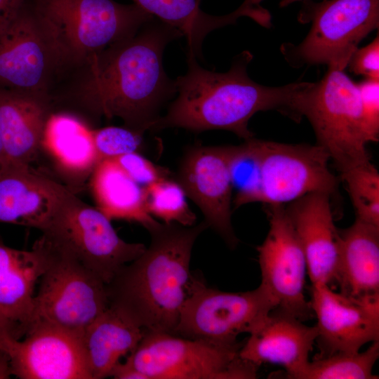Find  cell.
I'll use <instances>...</instances> for the list:
<instances>
[{
    "label": "cell",
    "mask_w": 379,
    "mask_h": 379,
    "mask_svg": "<svg viewBox=\"0 0 379 379\" xmlns=\"http://www.w3.org/2000/svg\"><path fill=\"white\" fill-rule=\"evenodd\" d=\"M182 36L155 18L134 36L94 55L77 91L79 102L93 114L119 117L124 126L144 133L177 93L175 80L166 74V46Z\"/></svg>",
    "instance_id": "1"
},
{
    "label": "cell",
    "mask_w": 379,
    "mask_h": 379,
    "mask_svg": "<svg viewBox=\"0 0 379 379\" xmlns=\"http://www.w3.org/2000/svg\"><path fill=\"white\" fill-rule=\"evenodd\" d=\"M253 55L244 51L236 56L227 72H215L200 66L195 55L187 50V71L175 80L178 95L151 130H225L247 140L254 135L248 121L258 112L277 110L300 119L312 82L278 87L261 85L248 75Z\"/></svg>",
    "instance_id": "2"
},
{
    "label": "cell",
    "mask_w": 379,
    "mask_h": 379,
    "mask_svg": "<svg viewBox=\"0 0 379 379\" xmlns=\"http://www.w3.org/2000/svg\"><path fill=\"white\" fill-rule=\"evenodd\" d=\"M208 226L161 223L148 231L149 247L127 263L107 285L109 306L145 331L173 333L194 277L193 246Z\"/></svg>",
    "instance_id": "3"
},
{
    "label": "cell",
    "mask_w": 379,
    "mask_h": 379,
    "mask_svg": "<svg viewBox=\"0 0 379 379\" xmlns=\"http://www.w3.org/2000/svg\"><path fill=\"white\" fill-rule=\"evenodd\" d=\"M51 36L65 66L134 36L154 18L114 0H26Z\"/></svg>",
    "instance_id": "4"
},
{
    "label": "cell",
    "mask_w": 379,
    "mask_h": 379,
    "mask_svg": "<svg viewBox=\"0 0 379 379\" xmlns=\"http://www.w3.org/2000/svg\"><path fill=\"white\" fill-rule=\"evenodd\" d=\"M41 231L46 239L71 255L106 284L147 248L141 243L123 240L110 219L68 189Z\"/></svg>",
    "instance_id": "5"
},
{
    "label": "cell",
    "mask_w": 379,
    "mask_h": 379,
    "mask_svg": "<svg viewBox=\"0 0 379 379\" xmlns=\"http://www.w3.org/2000/svg\"><path fill=\"white\" fill-rule=\"evenodd\" d=\"M239 343L218 345L165 332L145 331L125 363L145 379H251L258 366L241 359Z\"/></svg>",
    "instance_id": "6"
},
{
    "label": "cell",
    "mask_w": 379,
    "mask_h": 379,
    "mask_svg": "<svg viewBox=\"0 0 379 379\" xmlns=\"http://www.w3.org/2000/svg\"><path fill=\"white\" fill-rule=\"evenodd\" d=\"M347 67L331 64L323 79L314 82L302 116L311 124L317 142L342 173L370 160L357 83Z\"/></svg>",
    "instance_id": "7"
},
{
    "label": "cell",
    "mask_w": 379,
    "mask_h": 379,
    "mask_svg": "<svg viewBox=\"0 0 379 379\" xmlns=\"http://www.w3.org/2000/svg\"><path fill=\"white\" fill-rule=\"evenodd\" d=\"M36 241L46 265L29 326L41 321L82 333L109 307L107 285L43 235Z\"/></svg>",
    "instance_id": "8"
},
{
    "label": "cell",
    "mask_w": 379,
    "mask_h": 379,
    "mask_svg": "<svg viewBox=\"0 0 379 379\" xmlns=\"http://www.w3.org/2000/svg\"><path fill=\"white\" fill-rule=\"evenodd\" d=\"M276 307L261 284L252 291L225 292L208 287L194 275L173 334L218 345H235L239 343V334L253 332Z\"/></svg>",
    "instance_id": "9"
},
{
    "label": "cell",
    "mask_w": 379,
    "mask_h": 379,
    "mask_svg": "<svg viewBox=\"0 0 379 379\" xmlns=\"http://www.w3.org/2000/svg\"><path fill=\"white\" fill-rule=\"evenodd\" d=\"M311 29L298 46L286 44L281 52L291 64H342L349 60L360 41L379 26V0H324L307 4L301 12Z\"/></svg>",
    "instance_id": "10"
},
{
    "label": "cell",
    "mask_w": 379,
    "mask_h": 379,
    "mask_svg": "<svg viewBox=\"0 0 379 379\" xmlns=\"http://www.w3.org/2000/svg\"><path fill=\"white\" fill-rule=\"evenodd\" d=\"M260 178V202L284 205L311 193H336L339 180L321 146L253 138Z\"/></svg>",
    "instance_id": "11"
},
{
    "label": "cell",
    "mask_w": 379,
    "mask_h": 379,
    "mask_svg": "<svg viewBox=\"0 0 379 379\" xmlns=\"http://www.w3.org/2000/svg\"><path fill=\"white\" fill-rule=\"evenodd\" d=\"M63 67L51 36L25 0L0 32V89L48 94L51 79Z\"/></svg>",
    "instance_id": "12"
},
{
    "label": "cell",
    "mask_w": 379,
    "mask_h": 379,
    "mask_svg": "<svg viewBox=\"0 0 379 379\" xmlns=\"http://www.w3.org/2000/svg\"><path fill=\"white\" fill-rule=\"evenodd\" d=\"M284 205H267L269 231L258 246L261 285L277 310L305 321L313 312L305 296V255Z\"/></svg>",
    "instance_id": "13"
},
{
    "label": "cell",
    "mask_w": 379,
    "mask_h": 379,
    "mask_svg": "<svg viewBox=\"0 0 379 379\" xmlns=\"http://www.w3.org/2000/svg\"><path fill=\"white\" fill-rule=\"evenodd\" d=\"M0 348L12 375L20 379H92L82 333L46 322L32 324L21 338L6 337Z\"/></svg>",
    "instance_id": "14"
},
{
    "label": "cell",
    "mask_w": 379,
    "mask_h": 379,
    "mask_svg": "<svg viewBox=\"0 0 379 379\" xmlns=\"http://www.w3.org/2000/svg\"><path fill=\"white\" fill-rule=\"evenodd\" d=\"M231 150L232 145L190 148L182 158L176 180L201 210L208 227L234 248L239 240L231 220Z\"/></svg>",
    "instance_id": "15"
},
{
    "label": "cell",
    "mask_w": 379,
    "mask_h": 379,
    "mask_svg": "<svg viewBox=\"0 0 379 379\" xmlns=\"http://www.w3.org/2000/svg\"><path fill=\"white\" fill-rule=\"evenodd\" d=\"M311 292L320 350L317 357L358 352L379 340V299L351 298L326 284H313Z\"/></svg>",
    "instance_id": "16"
},
{
    "label": "cell",
    "mask_w": 379,
    "mask_h": 379,
    "mask_svg": "<svg viewBox=\"0 0 379 379\" xmlns=\"http://www.w3.org/2000/svg\"><path fill=\"white\" fill-rule=\"evenodd\" d=\"M330 200L326 194L311 193L285 208L304 251L312 285L331 287L337 281L340 236Z\"/></svg>",
    "instance_id": "17"
},
{
    "label": "cell",
    "mask_w": 379,
    "mask_h": 379,
    "mask_svg": "<svg viewBox=\"0 0 379 379\" xmlns=\"http://www.w3.org/2000/svg\"><path fill=\"white\" fill-rule=\"evenodd\" d=\"M317 337L316 326L274 309L239 350V357L259 366L263 363L284 368L287 377L295 379L309 361Z\"/></svg>",
    "instance_id": "18"
},
{
    "label": "cell",
    "mask_w": 379,
    "mask_h": 379,
    "mask_svg": "<svg viewBox=\"0 0 379 379\" xmlns=\"http://www.w3.org/2000/svg\"><path fill=\"white\" fill-rule=\"evenodd\" d=\"M66 190L30 166H0V222L41 230Z\"/></svg>",
    "instance_id": "19"
},
{
    "label": "cell",
    "mask_w": 379,
    "mask_h": 379,
    "mask_svg": "<svg viewBox=\"0 0 379 379\" xmlns=\"http://www.w3.org/2000/svg\"><path fill=\"white\" fill-rule=\"evenodd\" d=\"M48 94L0 89V136L8 164L30 166L51 116Z\"/></svg>",
    "instance_id": "20"
},
{
    "label": "cell",
    "mask_w": 379,
    "mask_h": 379,
    "mask_svg": "<svg viewBox=\"0 0 379 379\" xmlns=\"http://www.w3.org/2000/svg\"><path fill=\"white\" fill-rule=\"evenodd\" d=\"M42 247L31 251L0 242V314L12 326L17 338L26 333L32 317L36 284L45 270Z\"/></svg>",
    "instance_id": "21"
},
{
    "label": "cell",
    "mask_w": 379,
    "mask_h": 379,
    "mask_svg": "<svg viewBox=\"0 0 379 379\" xmlns=\"http://www.w3.org/2000/svg\"><path fill=\"white\" fill-rule=\"evenodd\" d=\"M156 19L178 29L187 42V50L201 56L204 39L211 32L234 25L239 18L248 17L260 25L271 27V15L262 6V0H244L233 12L213 15L204 12L199 0H132Z\"/></svg>",
    "instance_id": "22"
},
{
    "label": "cell",
    "mask_w": 379,
    "mask_h": 379,
    "mask_svg": "<svg viewBox=\"0 0 379 379\" xmlns=\"http://www.w3.org/2000/svg\"><path fill=\"white\" fill-rule=\"evenodd\" d=\"M340 236V293L357 299H379V227L356 218Z\"/></svg>",
    "instance_id": "23"
},
{
    "label": "cell",
    "mask_w": 379,
    "mask_h": 379,
    "mask_svg": "<svg viewBox=\"0 0 379 379\" xmlns=\"http://www.w3.org/2000/svg\"><path fill=\"white\" fill-rule=\"evenodd\" d=\"M144 333L145 331L123 312L109 306L82 333L92 379L109 377L114 366L135 348Z\"/></svg>",
    "instance_id": "24"
},
{
    "label": "cell",
    "mask_w": 379,
    "mask_h": 379,
    "mask_svg": "<svg viewBox=\"0 0 379 379\" xmlns=\"http://www.w3.org/2000/svg\"><path fill=\"white\" fill-rule=\"evenodd\" d=\"M91 187L97 208L109 219L138 222L147 231L159 224L148 212L145 187L112 159L100 161L91 172Z\"/></svg>",
    "instance_id": "25"
},
{
    "label": "cell",
    "mask_w": 379,
    "mask_h": 379,
    "mask_svg": "<svg viewBox=\"0 0 379 379\" xmlns=\"http://www.w3.org/2000/svg\"><path fill=\"white\" fill-rule=\"evenodd\" d=\"M48 141L62 163L72 169L92 172L98 164L91 131L69 116H51L44 142Z\"/></svg>",
    "instance_id": "26"
},
{
    "label": "cell",
    "mask_w": 379,
    "mask_h": 379,
    "mask_svg": "<svg viewBox=\"0 0 379 379\" xmlns=\"http://www.w3.org/2000/svg\"><path fill=\"white\" fill-rule=\"evenodd\" d=\"M364 352L335 353L308 361L295 379H375L373 366L379 357V340Z\"/></svg>",
    "instance_id": "27"
},
{
    "label": "cell",
    "mask_w": 379,
    "mask_h": 379,
    "mask_svg": "<svg viewBox=\"0 0 379 379\" xmlns=\"http://www.w3.org/2000/svg\"><path fill=\"white\" fill-rule=\"evenodd\" d=\"M357 219L379 227V173L371 160L342 173Z\"/></svg>",
    "instance_id": "28"
},
{
    "label": "cell",
    "mask_w": 379,
    "mask_h": 379,
    "mask_svg": "<svg viewBox=\"0 0 379 379\" xmlns=\"http://www.w3.org/2000/svg\"><path fill=\"white\" fill-rule=\"evenodd\" d=\"M145 190L146 207L151 215L164 223L194 225L196 215L189 207L187 195L177 180L166 178L145 187Z\"/></svg>",
    "instance_id": "29"
},
{
    "label": "cell",
    "mask_w": 379,
    "mask_h": 379,
    "mask_svg": "<svg viewBox=\"0 0 379 379\" xmlns=\"http://www.w3.org/2000/svg\"><path fill=\"white\" fill-rule=\"evenodd\" d=\"M230 171L235 192L234 207L260 202L259 167L253 138L239 145H232Z\"/></svg>",
    "instance_id": "30"
},
{
    "label": "cell",
    "mask_w": 379,
    "mask_h": 379,
    "mask_svg": "<svg viewBox=\"0 0 379 379\" xmlns=\"http://www.w3.org/2000/svg\"><path fill=\"white\" fill-rule=\"evenodd\" d=\"M143 134L128 127L107 126L91 130V136L98 162L121 155L138 152L141 149Z\"/></svg>",
    "instance_id": "31"
},
{
    "label": "cell",
    "mask_w": 379,
    "mask_h": 379,
    "mask_svg": "<svg viewBox=\"0 0 379 379\" xmlns=\"http://www.w3.org/2000/svg\"><path fill=\"white\" fill-rule=\"evenodd\" d=\"M357 85L366 142H377L379 139V79H365Z\"/></svg>",
    "instance_id": "32"
},
{
    "label": "cell",
    "mask_w": 379,
    "mask_h": 379,
    "mask_svg": "<svg viewBox=\"0 0 379 379\" xmlns=\"http://www.w3.org/2000/svg\"><path fill=\"white\" fill-rule=\"evenodd\" d=\"M112 159L135 182L143 187L168 178L169 175L168 170L156 166L139 152L126 154Z\"/></svg>",
    "instance_id": "33"
},
{
    "label": "cell",
    "mask_w": 379,
    "mask_h": 379,
    "mask_svg": "<svg viewBox=\"0 0 379 379\" xmlns=\"http://www.w3.org/2000/svg\"><path fill=\"white\" fill-rule=\"evenodd\" d=\"M350 72L366 79H379L378 35L367 46L357 48L350 57L347 66Z\"/></svg>",
    "instance_id": "34"
},
{
    "label": "cell",
    "mask_w": 379,
    "mask_h": 379,
    "mask_svg": "<svg viewBox=\"0 0 379 379\" xmlns=\"http://www.w3.org/2000/svg\"><path fill=\"white\" fill-rule=\"evenodd\" d=\"M25 0H0V32L17 15Z\"/></svg>",
    "instance_id": "35"
},
{
    "label": "cell",
    "mask_w": 379,
    "mask_h": 379,
    "mask_svg": "<svg viewBox=\"0 0 379 379\" xmlns=\"http://www.w3.org/2000/svg\"><path fill=\"white\" fill-rule=\"evenodd\" d=\"M115 379H145V376L125 362H118L112 368L109 376Z\"/></svg>",
    "instance_id": "36"
},
{
    "label": "cell",
    "mask_w": 379,
    "mask_h": 379,
    "mask_svg": "<svg viewBox=\"0 0 379 379\" xmlns=\"http://www.w3.org/2000/svg\"><path fill=\"white\" fill-rule=\"evenodd\" d=\"M11 375L12 373L8 355L0 348V379L9 378Z\"/></svg>",
    "instance_id": "37"
},
{
    "label": "cell",
    "mask_w": 379,
    "mask_h": 379,
    "mask_svg": "<svg viewBox=\"0 0 379 379\" xmlns=\"http://www.w3.org/2000/svg\"><path fill=\"white\" fill-rule=\"evenodd\" d=\"M6 337L17 338L12 326L0 314V343Z\"/></svg>",
    "instance_id": "38"
},
{
    "label": "cell",
    "mask_w": 379,
    "mask_h": 379,
    "mask_svg": "<svg viewBox=\"0 0 379 379\" xmlns=\"http://www.w3.org/2000/svg\"><path fill=\"white\" fill-rule=\"evenodd\" d=\"M304 1V0H281L279 2V6L280 7L283 8V7L288 6L290 4H293L296 1Z\"/></svg>",
    "instance_id": "39"
},
{
    "label": "cell",
    "mask_w": 379,
    "mask_h": 379,
    "mask_svg": "<svg viewBox=\"0 0 379 379\" xmlns=\"http://www.w3.org/2000/svg\"><path fill=\"white\" fill-rule=\"evenodd\" d=\"M199 2H201V0H199Z\"/></svg>",
    "instance_id": "40"
}]
</instances>
